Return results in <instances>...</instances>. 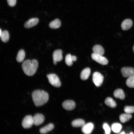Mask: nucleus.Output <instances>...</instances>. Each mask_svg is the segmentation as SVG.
Here are the masks:
<instances>
[{
  "instance_id": "f257e3e1",
  "label": "nucleus",
  "mask_w": 134,
  "mask_h": 134,
  "mask_svg": "<svg viewBox=\"0 0 134 134\" xmlns=\"http://www.w3.org/2000/svg\"><path fill=\"white\" fill-rule=\"evenodd\" d=\"M33 100L36 106H40L46 103L48 101L49 96L46 92L40 90L34 91L32 94Z\"/></svg>"
},
{
  "instance_id": "f03ea898",
  "label": "nucleus",
  "mask_w": 134,
  "mask_h": 134,
  "mask_svg": "<svg viewBox=\"0 0 134 134\" xmlns=\"http://www.w3.org/2000/svg\"><path fill=\"white\" fill-rule=\"evenodd\" d=\"M38 66V63L36 60H27L23 62L22 68L26 74L29 76H32L36 72Z\"/></svg>"
},
{
  "instance_id": "7ed1b4c3",
  "label": "nucleus",
  "mask_w": 134,
  "mask_h": 134,
  "mask_svg": "<svg viewBox=\"0 0 134 134\" xmlns=\"http://www.w3.org/2000/svg\"><path fill=\"white\" fill-rule=\"evenodd\" d=\"M49 83L53 86L56 87H60L61 83L57 75L54 74H50L47 75Z\"/></svg>"
},
{
  "instance_id": "20e7f679",
  "label": "nucleus",
  "mask_w": 134,
  "mask_h": 134,
  "mask_svg": "<svg viewBox=\"0 0 134 134\" xmlns=\"http://www.w3.org/2000/svg\"><path fill=\"white\" fill-rule=\"evenodd\" d=\"M103 79V76L100 72H95L93 73L92 81L97 87L100 86L101 85Z\"/></svg>"
},
{
  "instance_id": "39448f33",
  "label": "nucleus",
  "mask_w": 134,
  "mask_h": 134,
  "mask_svg": "<svg viewBox=\"0 0 134 134\" xmlns=\"http://www.w3.org/2000/svg\"><path fill=\"white\" fill-rule=\"evenodd\" d=\"M91 56L93 60L102 65H106L108 63L106 58L101 55L93 53L91 54Z\"/></svg>"
},
{
  "instance_id": "423d86ee",
  "label": "nucleus",
  "mask_w": 134,
  "mask_h": 134,
  "mask_svg": "<svg viewBox=\"0 0 134 134\" xmlns=\"http://www.w3.org/2000/svg\"><path fill=\"white\" fill-rule=\"evenodd\" d=\"M33 124V117L31 115L26 116L23 119L22 123L23 127L26 129L31 128Z\"/></svg>"
},
{
  "instance_id": "0eeeda50",
  "label": "nucleus",
  "mask_w": 134,
  "mask_h": 134,
  "mask_svg": "<svg viewBox=\"0 0 134 134\" xmlns=\"http://www.w3.org/2000/svg\"><path fill=\"white\" fill-rule=\"evenodd\" d=\"M121 71L124 77H129L134 75V68L131 67H123Z\"/></svg>"
},
{
  "instance_id": "6e6552de",
  "label": "nucleus",
  "mask_w": 134,
  "mask_h": 134,
  "mask_svg": "<svg viewBox=\"0 0 134 134\" xmlns=\"http://www.w3.org/2000/svg\"><path fill=\"white\" fill-rule=\"evenodd\" d=\"M62 51L61 49L57 50L53 52V63L55 65L57 64V62L60 61L63 59Z\"/></svg>"
},
{
  "instance_id": "1a4fd4ad",
  "label": "nucleus",
  "mask_w": 134,
  "mask_h": 134,
  "mask_svg": "<svg viewBox=\"0 0 134 134\" xmlns=\"http://www.w3.org/2000/svg\"><path fill=\"white\" fill-rule=\"evenodd\" d=\"M34 124L36 126L42 124L44 122L45 117L42 114L37 113L33 117Z\"/></svg>"
},
{
  "instance_id": "9d476101",
  "label": "nucleus",
  "mask_w": 134,
  "mask_h": 134,
  "mask_svg": "<svg viewBox=\"0 0 134 134\" xmlns=\"http://www.w3.org/2000/svg\"><path fill=\"white\" fill-rule=\"evenodd\" d=\"M62 106L64 109L68 110H71L75 108V103L72 100H67L63 102Z\"/></svg>"
},
{
  "instance_id": "9b49d317",
  "label": "nucleus",
  "mask_w": 134,
  "mask_h": 134,
  "mask_svg": "<svg viewBox=\"0 0 134 134\" xmlns=\"http://www.w3.org/2000/svg\"><path fill=\"white\" fill-rule=\"evenodd\" d=\"M94 128V125L92 123H89L85 125L82 127L81 131L85 134H90Z\"/></svg>"
},
{
  "instance_id": "f8f14e48",
  "label": "nucleus",
  "mask_w": 134,
  "mask_h": 134,
  "mask_svg": "<svg viewBox=\"0 0 134 134\" xmlns=\"http://www.w3.org/2000/svg\"><path fill=\"white\" fill-rule=\"evenodd\" d=\"M132 20L130 19H127L124 20L122 23L121 27L123 30H127L130 29L133 25Z\"/></svg>"
},
{
  "instance_id": "ddd939ff",
  "label": "nucleus",
  "mask_w": 134,
  "mask_h": 134,
  "mask_svg": "<svg viewBox=\"0 0 134 134\" xmlns=\"http://www.w3.org/2000/svg\"><path fill=\"white\" fill-rule=\"evenodd\" d=\"M38 22L39 19L37 18H31L25 22L24 26L26 28H30L36 25Z\"/></svg>"
},
{
  "instance_id": "4468645a",
  "label": "nucleus",
  "mask_w": 134,
  "mask_h": 134,
  "mask_svg": "<svg viewBox=\"0 0 134 134\" xmlns=\"http://www.w3.org/2000/svg\"><path fill=\"white\" fill-rule=\"evenodd\" d=\"M90 73L91 70L89 68L87 67L83 69L80 74L81 79L83 80L87 79L90 75Z\"/></svg>"
},
{
  "instance_id": "2eb2a0df",
  "label": "nucleus",
  "mask_w": 134,
  "mask_h": 134,
  "mask_svg": "<svg viewBox=\"0 0 134 134\" xmlns=\"http://www.w3.org/2000/svg\"><path fill=\"white\" fill-rule=\"evenodd\" d=\"M93 53L103 56L104 53L103 48L100 45H95L92 48Z\"/></svg>"
},
{
  "instance_id": "dca6fc26",
  "label": "nucleus",
  "mask_w": 134,
  "mask_h": 134,
  "mask_svg": "<svg viewBox=\"0 0 134 134\" xmlns=\"http://www.w3.org/2000/svg\"><path fill=\"white\" fill-rule=\"evenodd\" d=\"M113 95L115 98L121 100H123L125 97L123 91L120 89L115 90L113 92Z\"/></svg>"
},
{
  "instance_id": "f3484780",
  "label": "nucleus",
  "mask_w": 134,
  "mask_h": 134,
  "mask_svg": "<svg viewBox=\"0 0 134 134\" xmlns=\"http://www.w3.org/2000/svg\"><path fill=\"white\" fill-rule=\"evenodd\" d=\"M54 128V126L52 123H50L46 126L41 128L39 130L41 134H45L52 131Z\"/></svg>"
},
{
  "instance_id": "a211bd4d",
  "label": "nucleus",
  "mask_w": 134,
  "mask_h": 134,
  "mask_svg": "<svg viewBox=\"0 0 134 134\" xmlns=\"http://www.w3.org/2000/svg\"><path fill=\"white\" fill-rule=\"evenodd\" d=\"M71 125L73 127H82L85 124L84 121L82 119H78L73 121L71 123Z\"/></svg>"
},
{
  "instance_id": "6ab92c4d",
  "label": "nucleus",
  "mask_w": 134,
  "mask_h": 134,
  "mask_svg": "<svg viewBox=\"0 0 134 134\" xmlns=\"http://www.w3.org/2000/svg\"><path fill=\"white\" fill-rule=\"evenodd\" d=\"M132 117V116L131 114L126 113L121 114L119 117L120 121L123 123L129 121Z\"/></svg>"
},
{
  "instance_id": "aec40b11",
  "label": "nucleus",
  "mask_w": 134,
  "mask_h": 134,
  "mask_svg": "<svg viewBox=\"0 0 134 134\" xmlns=\"http://www.w3.org/2000/svg\"><path fill=\"white\" fill-rule=\"evenodd\" d=\"M61 22L58 19H55L50 22L49 24V27L53 29H56L60 27L61 25Z\"/></svg>"
},
{
  "instance_id": "412c9836",
  "label": "nucleus",
  "mask_w": 134,
  "mask_h": 134,
  "mask_svg": "<svg viewBox=\"0 0 134 134\" xmlns=\"http://www.w3.org/2000/svg\"><path fill=\"white\" fill-rule=\"evenodd\" d=\"M104 103L108 106L112 108H114L117 106L116 102L112 98L110 97L106 98L104 101Z\"/></svg>"
},
{
  "instance_id": "4be33fe9",
  "label": "nucleus",
  "mask_w": 134,
  "mask_h": 134,
  "mask_svg": "<svg viewBox=\"0 0 134 134\" xmlns=\"http://www.w3.org/2000/svg\"><path fill=\"white\" fill-rule=\"evenodd\" d=\"M25 53L23 49L20 50L18 52L16 57V60L18 62H22L25 57Z\"/></svg>"
},
{
  "instance_id": "5701e85b",
  "label": "nucleus",
  "mask_w": 134,
  "mask_h": 134,
  "mask_svg": "<svg viewBox=\"0 0 134 134\" xmlns=\"http://www.w3.org/2000/svg\"><path fill=\"white\" fill-rule=\"evenodd\" d=\"M0 36L1 40L3 42H6L9 40V34L8 32L6 30L2 31Z\"/></svg>"
},
{
  "instance_id": "b1692460",
  "label": "nucleus",
  "mask_w": 134,
  "mask_h": 134,
  "mask_svg": "<svg viewBox=\"0 0 134 134\" xmlns=\"http://www.w3.org/2000/svg\"><path fill=\"white\" fill-rule=\"evenodd\" d=\"M122 126L119 123H114L112 124L111 126L112 131L114 133H117L120 132L122 129Z\"/></svg>"
},
{
  "instance_id": "393cba45",
  "label": "nucleus",
  "mask_w": 134,
  "mask_h": 134,
  "mask_svg": "<svg viewBox=\"0 0 134 134\" xmlns=\"http://www.w3.org/2000/svg\"><path fill=\"white\" fill-rule=\"evenodd\" d=\"M126 83L128 87L134 88V75L128 77L126 80Z\"/></svg>"
},
{
  "instance_id": "a878e982",
  "label": "nucleus",
  "mask_w": 134,
  "mask_h": 134,
  "mask_svg": "<svg viewBox=\"0 0 134 134\" xmlns=\"http://www.w3.org/2000/svg\"><path fill=\"white\" fill-rule=\"evenodd\" d=\"M73 61L71 55L70 54L67 55L65 58V62L66 65L68 66H71L73 64Z\"/></svg>"
},
{
  "instance_id": "bb28decb",
  "label": "nucleus",
  "mask_w": 134,
  "mask_h": 134,
  "mask_svg": "<svg viewBox=\"0 0 134 134\" xmlns=\"http://www.w3.org/2000/svg\"><path fill=\"white\" fill-rule=\"evenodd\" d=\"M124 110L126 113H127L131 114L134 113V106H126L124 108Z\"/></svg>"
},
{
  "instance_id": "cd10ccee",
  "label": "nucleus",
  "mask_w": 134,
  "mask_h": 134,
  "mask_svg": "<svg viewBox=\"0 0 134 134\" xmlns=\"http://www.w3.org/2000/svg\"><path fill=\"white\" fill-rule=\"evenodd\" d=\"M103 127L105 133L106 134H109L110 132V129L108 125L106 123L103 124Z\"/></svg>"
},
{
  "instance_id": "c85d7f7f",
  "label": "nucleus",
  "mask_w": 134,
  "mask_h": 134,
  "mask_svg": "<svg viewBox=\"0 0 134 134\" xmlns=\"http://www.w3.org/2000/svg\"><path fill=\"white\" fill-rule=\"evenodd\" d=\"M8 4L10 6H13L16 4V0H7Z\"/></svg>"
},
{
  "instance_id": "c756f323",
  "label": "nucleus",
  "mask_w": 134,
  "mask_h": 134,
  "mask_svg": "<svg viewBox=\"0 0 134 134\" xmlns=\"http://www.w3.org/2000/svg\"><path fill=\"white\" fill-rule=\"evenodd\" d=\"M71 58L73 61H75L77 60L76 57L73 55H71Z\"/></svg>"
},
{
  "instance_id": "7c9ffc66",
  "label": "nucleus",
  "mask_w": 134,
  "mask_h": 134,
  "mask_svg": "<svg viewBox=\"0 0 134 134\" xmlns=\"http://www.w3.org/2000/svg\"><path fill=\"white\" fill-rule=\"evenodd\" d=\"M120 134H125L124 132H122V133H121Z\"/></svg>"
},
{
  "instance_id": "2f4dec72",
  "label": "nucleus",
  "mask_w": 134,
  "mask_h": 134,
  "mask_svg": "<svg viewBox=\"0 0 134 134\" xmlns=\"http://www.w3.org/2000/svg\"><path fill=\"white\" fill-rule=\"evenodd\" d=\"M133 50L134 52V45L133 46Z\"/></svg>"
},
{
  "instance_id": "473e14b6",
  "label": "nucleus",
  "mask_w": 134,
  "mask_h": 134,
  "mask_svg": "<svg viewBox=\"0 0 134 134\" xmlns=\"http://www.w3.org/2000/svg\"><path fill=\"white\" fill-rule=\"evenodd\" d=\"M130 134H133V133H132V132H131L130 133Z\"/></svg>"
}]
</instances>
